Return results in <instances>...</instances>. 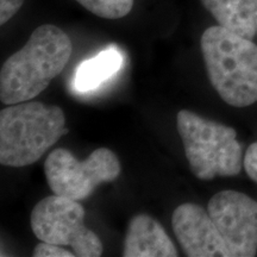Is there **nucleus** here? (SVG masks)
Segmentation results:
<instances>
[{
	"label": "nucleus",
	"instance_id": "9d476101",
	"mask_svg": "<svg viewBox=\"0 0 257 257\" xmlns=\"http://www.w3.org/2000/svg\"><path fill=\"white\" fill-rule=\"evenodd\" d=\"M220 27L246 40L257 35V0H201Z\"/></svg>",
	"mask_w": 257,
	"mask_h": 257
},
{
	"label": "nucleus",
	"instance_id": "4468645a",
	"mask_svg": "<svg viewBox=\"0 0 257 257\" xmlns=\"http://www.w3.org/2000/svg\"><path fill=\"white\" fill-rule=\"evenodd\" d=\"M243 167L249 178L257 184V143H252L246 149L243 160Z\"/></svg>",
	"mask_w": 257,
	"mask_h": 257
},
{
	"label": "nucleus",
	"instance_id": "ddd939ff",
	"mask_svg": "<svg viewBox=\"0 0 257 257\" xmlns=\"http://www.w3.org/2000/svg\"><path fill=\"white\" fill-rule=\"evenodd\" d=\"M32 255L35 257H73L76 256L75 252L69 251V250L63 249L62 245L57 244H51L47 242H42L37 244L36 248L34 249Z\"/></svg>",
	"mask_w": 257,
	"mask_h": 257
},
{
	"label": "nucleus",
	"instance_id": "f8f14e48",
	"mask_svg": "<svg viewBox=\"0 0 257 257\" xmlns=\"http://www.w3.org/2000/svg\"><path fill=\"white\" fill-rule=\"evenodd\" d=\"M76 2L98 17L119 19L130 14L135 0H76Z\"/></svg>",
	"mask_w": 257,
	"mask_h": 257
},
{
	"label": "nucleus",
	"instance_id": "2eb2a0df",
	"mask_svg": "<svg viewBox=\"0 0 257 257\" xmlns=\"http://www.w3.org/2000/svg\"><path fill=\"white\" fill-rule=\"evenodd\" d=\"M24 0H0V24L4 25L19 11Z\"/></svg>",
	"mask_w": 257,
	"mask_h": 257
},
{
	"label": "nucleus",
	"instance_id": "f03ea898",
	"mask_svg": "<svg viewBox=\"0 0 257 257\" xmlns=\"http://www.w3.org/2000/svg\"><path fill=\"white\" fill-rule=\"evenodd\" d=\"M208 79L220 98L234 107L257 101V46L220 25L201 36Z\"/></svg>",
	"mask_w": 257,
	"mask_h": 257
},
{
	"label": "nucleus",
	"instance_id": "6e6552de",
	"mask_svg": "<svg viewBox=\"0 0 257 257\" xmlns=\"http://www.w3.org/2000/svg\"><path fill=\"white\" fill-rule=\"evenodd\" d=\"M172 225L179 243L189 257H231V252L208 211L197 204L175 208Z\"/></svg>",
	"mask_w": 257,
	"mask_h": 257
},
{
	"label": "nucleus",
	"instance_id": "39448f33",
	"mask_svg": "<svg viewBox=\"0 0 257 257\" xmlns=\"http://www.w3.org/2000/svg\"><path fill=\"white\" fill-rule=\"evenodd\" d=\"M85 208L78 200L50 195L41 200L31 213V229L41 242L72 246L79 257H99L102 243L85 225Z\"/></svg>",
	"mask_w": 257,
	"mask_h": 257
},
{
	"label": "nucleus",
	"instance_id": "f257e3e1",
	"mask_svg": "<svg viewBox=\"0 0 257 257\" xmlns=\"http://www.w3.org/2000/svg\"><path fill=\"white\" fill-rule=\"evenodd\" d=\"M72 50V41L60 28L53 24L38 27L27 44L3 64L2 101L14 105L36 98L64 69Z\"/></svg>",
	"mask_w": 257,
	"mask_h": 257
},
{
	"label": "nucleus",
	"instance_id": "0eeeda50",
	"mask_svg": "<svg viewBox=\"0 0 257 257\" xmlns=\"http://www.w3.org/2000/svg\"><path fill=\"white\" fill-rule=\"evenodd\" d=\"M231 257H252L257 252V201L236 191H221L207 205Z\"/></svg>",
	"mask_w": 257,
	"mask_h": 257
},
{
	"label": "nucleus",
	"instance_id": "20e7f679",
	"mask_svg": "<svg viewBox=\"0 0 257 257\" xmlns=\"http://www.w3.org/2000/svg\"><path fill=\"white\" fill-rule=\"evenodd\" d=\"M176 125L186 159L198 179L239 174L244 160L243 146L237 141L234 128L187 110L179 112Z\"/></svg>",
	"mask_w": 257,
	"mask_h": 257
},
{
	"label": "nucleus",
	"instance_id": "423d86ee",
	"mask_svg": "<svg viewBox=\"0 0 257 257\" xmlns=\"http://www.w3.org/2000/svg\"><path fill=\"white\" fill-rule=\"evenodd\" d=\"M120 162L107 148L95 149L86 161H78L69 150H53L44 162L48 185L54 194L83 200L102 182H111L120 174Z\"/></svg>",
	"mask_w": 257,
	"mask_h": 257
},
{
	"label": "nucleus",
	"instance_id": "7ed1b4c3",
	"mask_svg": "<svg viewBox=\"0 0 257 257\" xmlns=\"http://www.w3.org/2000/svg\"><path fill=\"white\" fill-rule=\"evenodd\" d=\"M68 133L59 106L40 101L10 105L0 112V163L8 167L34 165Z\"/></svg>",
	"mask_w": 257,
	"mask_h": 257
},
{
	"label": "nucleus",
	"instance_id": "9b49d317",
	"mask_svg": "<svg viewBox=\"0 0 257 257\" xmlns=\"http://www.w3.org/2000/svg\"><path fill=\"white\" fill-rule=\"evenodd\" d=\"M123 57L114 48H108L92 59L83 61L74 75V88L88 92L98 88L120 69Z\"/></svg>",
	"mask_w": 257,
	"mask_h": 257
},
{
	"label": "nucleus",
	"instance_id": "1a4fd4ad",
	"mask_svg": "<svg viewBox=\"0 0 257 257\" xmlns=\"http://www.w3.org/2000/svg\"><path fill=\"white\" fill-rule=\"evenodd\" d=\"M123 256L176 257L179 252L159 221L148 214H137L128 223Z\"/></svg>",
	"mask_w": 257,
	"mask_h": 257
}]
</instances>
